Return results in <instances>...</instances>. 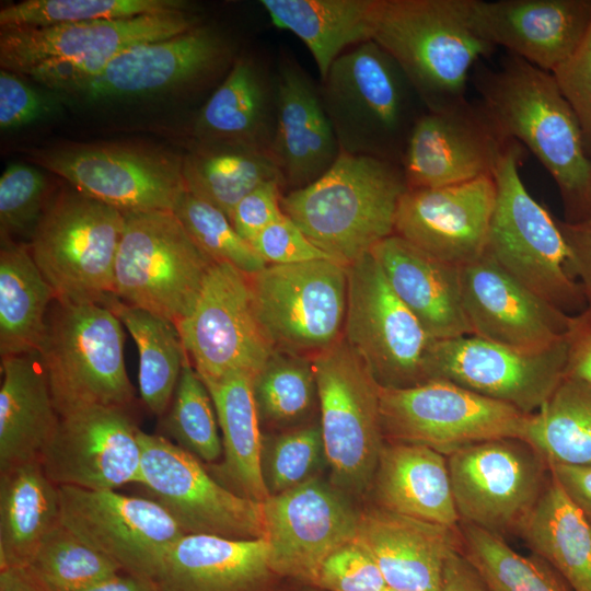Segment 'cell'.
Masks as SVG:
<instances>
[{"label": "cell", "instance_id": "836d02e7", "mask_svg": "<svg viewBox=\"0 0 591 591\" xmlns=\"http://www.w3.org/2000/svg\"><path fill=\"white\" fill-rule=\"evenodd\" d=\"M204 383L212 398L222 434L223 459L211 464V475L233 493L264 502L269 493L262 470L263 436L253 376L233 373Z\"/></svg>", "mask_w": 591, "mask_h": 591}, {"label": "cell", "instance_id": "94428289", "mask_svg": "<svg viewBox=\"0 0 591 591\" xmlns=\"http://www.w3.org/2000/svg\"><path fill=\"white\" fill-rule=\"evenodd\" d=\"M0 591H44L27 567L0 569Z\"/></svg>", "mask_w": 591, "mask_h": 591}, {"label": "cell", "instance_id": "60d3db41", "mask_svg": "<svg viewBox=\"0 0 591 591\" xmlns=\"http://www.w3.org/2000/svg\"><path fill=\"white\" fill-rule=\"evenodd\" d=\"M522 440L549 464L591 465V386L566 376L526 418Z\"/></svg>", "mask_w": 591, "mask_h": 591}, {"label": "cell", "instance_id": "f907efd6", "mask_svg": "<svg viewBox=\"0 0 591 591\" xmlns=\"http://www.w3.org/2000/svg\"><path fill=\"white\" fill-rule=\"evenodd\" d=\"M315 583L329 591H382L387 587L374 560L354 541L325 559Z\"/></svg>", "mask_w": 591, "mask_h": 591}, {"label": "cell", "instance_id": "1f68e13d", "mask_svg": "<svg viewBox=\"0 0 591 591\" xmlns=\"http://www.w3.org/2000/svg\"><path fill=\"white\" fill-rule=\"evenodd\" d=\"M371 486L382 509L447 526L460 523L447 456L429 447L385 441Z\"/></svg>", "mask_w": 591, "mask_h": 591}, {"label": "cell", "instance_id": "484cf974", "mask_svg": "<svg viewBox=\"0 0 591 591\" xmlns=\"http://www.w3.org/2000/svg\"><path fill=\"white\" fill-rule=\"evenodd\" d=\"M485 40L553 72L579 48L591 26V0H464Z\"/></svg>", "mask_w": 591, "mask_h": 591}, {"label": "cell", "instance_id": "681fc988", "mask_svg": "<svg viewBox=\"0 0 591 591\" xmlns=\"http://www.w3.org/2000/svg\"><path fill=\"white\" fill-rule=\"evenodd\" d=\"M53 194L48 177L39 169L8 164L0 177L1 237L31 239Z\"/></svg>", "mask_w": 591, "mask_h": 591}, {"label": "cell", "instance_id": "b9f144b4", "mask_svg": "<svg viewBox=\"0 0 591 591\" xmlns=\"http://www.w3.org/2000/svg\"><path fill=\"white\" fill-rule=\"evenodd\" d=\"M259 422L270 427H299L318 404L312 358L275 349L253 378Z\"/></svg>", "mask_w": 591, "mask_h": 591}, {"label": "cell", "instance_id": "7bdbcfd3", "mask_svg": "<svg viewBox=\"0 0 591 591\" xmlns=\"http://www.w3.org/2000/svg\"><path fill=\"white\" fill-rule=\"evenodd\" d=\"M461 552L489 591H571L543 559L515 552L507 540L467 523H459Z\"/></svg>", "mask_w": 591, "mask_h": 591}, {"label": "cell", "instance_id": "7dc6e473", "mask_svg": "<svg viewBox=\"0 0 591 591\" xmlns=\"http://www.w3.org/2000/svg\"><path fill=\"white\" fill-rule=\"evenodd\" d=\"M173 212L198 248L215 263H228L246 275L267 266L230 219L211 204L185 192Z\"/></svg>", "mask_w": 591, "mask_h": 591}, {"label": "cell", "instance_id": "db71d44e", "mask_svg": "<svg viewBox=\"0 0 591 591\" xmlns=\"http://www.w3.org/2000/svg\"><path fill=\"white\" fill-rule=\"evenodd\" d=\"M56 100L39 93L20 74L0 70V128L11 130L50 116Z\"/></svg>", "mask_w": 591, "mask_h": 591}, {"label": "cell", "instance_id": "d4e9b609", "mask_svg": "<svg viewBox=\"0 0 591 591\" xmlns=\"http://www.w3.org/2000/svg\"><path fill=\"white\" fill-rule=\"evenodd\" d=\"M496 202L494 176L408 189L402 196L394 234L425 253L462 267L487 250Z\"/></svg>", "mask_w": 591, "mask_h": 591}, {"label": "cell", "instance_id": "9a60e30c", "mask_svg": "<svg viewBox=\"0 0 591 591\" xmlns=\"http://www.w3.org/2000/svg\"><path fill=\"white\" fill-rule=\"evenodd\" d=\"M343 338L382 387L427 382L426 356L434 340L397 297L369 253L347 266Z\"/></svg>", "mask_w": 591, "mask_h": 591}, {"label": "cell", "instance_id": "f546056e", "mask_svg": "<svg viewBox=\"0 0 591 591\" xmlns=\"http://www.w3.org/2000/svg\"><path fill=\"white\" fill-rule=\"evenodd\" d=\"M273 573L264 537L185 534L153 580L157 591H264Z\"/></svg>", "mask_w": 591, "mask_h": 591}, {"label": "cell", "instance_id": "6da1fadb", "mask_svg": "<svg viewBox=\"0 0 591 591\" xmlns=\"http://www.w3.org/2000/svg\"><path fill=\"white\" fill-rule=\"evenodd\" d=\"M480 105L500 134L526 147L555 181L566 220L591 212V157L578 119L553 73L508 53L474 76Z\"/></svg>", "mask_w": 591, "mask_h": 591}, {"label": "cell", "instance_id": "8d00e7d4", "mask_svg": "<svg viewBox=\"0 0 591 591\" xmlns=\"http://www.w3.org/2000/svg\"><path fill=\"white\" fill-rule=\"evenodd\" d=\"M571 591H591V523L552 478L519 534Z\"/></svg>", "mask_w": 591, "mask_h": 591}, {"label": "cell", "instance_id": "5bb4252c", "mask_svg": "<svg viewBox=\"0 0 591 591\" xmlns=\"http://www.w3.org/2000/svg\"><path fill=\"white\" fill-rule=\"evenodd\" d=\"M380 414L386 441L426 445L445 456L477 442L521 439L529 416L441 379L403 389L381 386Z\"/></svg>", "mask_w": 591, "mask_h": 591}, {"label": "cell", "instance_id": "d6a6232c", "mask_svg": "<svg viewBox=\"0 0 591 591\" xmlns=\"http://www.w3.org/2000/svg\"><path fill=\"white\" fill-rule=\"evenodd\" d=\"M0 471L40 460L60 416L36 354L1 358Z\"/></svg>", "mask_w": 591, "mask_h": 591}, {"label": "cell", "instance_id": "9c48e42d", "mask_svg": "<svg viewBox=\"0 0 591 591\" xmlns=\"http://www.w3.org/2000/svg\"><path fill=\"white\" fill-rule=\"evenodd\" d=\"M124 216L114 296L177 326L192 310L215 262L198 248L173 210Z\"/></svg>", "mask_w": 591, "mask_h": 591}, {"label": "cell", "instance_id": "7a4b0ae2", "mask_svg": "<svg viewBox=\"0 0 591 591\" xmlns=\"http://www.w3.org/2000/svg\"><path fill=\"white\" fill-rule=\"evenodd\" d=\"M406 190L401 164L340 152L320 178L282 195L280 206L315 246L348 266L394 234Z\"/></svg>", "mask_w": 591, "mask_h": 591}, {"label": "cell", "instance_id": "ffe728a7", "mask_svg": "<svg viewBox=\"0 0 591 591\" xmlns=\"http://www.w3.org/2000/svg\"><path fill=\"white\" fill-rule=\"evenodd\" d=\"M359 514L347 493L318 476L264 501L274 573L316 581L325 559L354 541Z\"/></svg>", "mask_w": 591, "mask_h": 591}, {"label": "cell", "instance_id": "cb8c5ba5", "mask_svg": "<svg viewBox=\"0 0 591 591\" xmlns=\"http://www.w3.org/2000/svg\"><path fill=\"white\" fill-rule=\"evenodd\" d=\"M232 56V47L218 31L199 25L120 53L71 93L89 101L160 94L201 82Z\"/></svg>", "mask_w": 591, "mask_h": 591}, {"label": "cell", "instance_id": "3957f363", "mask_svg": "<svg viewBox=\"0 0 591 591\" xmlns=\"http://www.w3.org/2000/svg\"><path fill=\"white\" fill-rule=\"evenodd\" d=\"M320 91L340 152L401 164L425 106L387 51L372 39L347 49Z\"/></svg>", "mask_w": 591, "mask_h": 591}, {"label": "cell", "instance_id": "7402d4cb", "mask_svg": "<svg viewBox=\"0 0 591 591\" xmlns=\"http://www.w3.org/2000/svg\"><path fill=\"white\" fill-rule=\"evenodd\" d=\"M510 141L480 104L465 101L442 111H425L410 131L401 162L407 188L494 176Z\"/></svg>", "mask_w": 591, "mask_h": 591}, {"label": "cell", "instance_id": "c3c4849f", "mask_svg": "<svg viewBox=\"0 0 591 591\" xmlns=\"http://www.w3.org/2000/svg\"><path fill=\"white\" fill-rule=\"evenodd\" d=\"M327 463L320 421H310L275 437L263 436L262 470L269 496L314 477Z\"/></svg>", "mask_w": 591, "mask_h": 591}, {"label": "cell", "instance_id": "be15d7a7", "mask_svg": "<svg viewBox=\"0 0 591 591\" xmlns=\"http://www.w3.org/2000/svg\"><path fill=\"white\" fill-rule=\"evenodd\" d=\"M382 591H399V590H395V589H392V588H390V587H386V588H385L384 590H382Z\"/></svg>", "mask_w": 591, "mask_h": 591}, {"label": "cell", "instance_id": "ac0fdd59", "mask_svg": "<svg viewBox=\"0 0 591 591\" xmlns=\"http://www.w3.org/2000/svg\"><path fill=\"white\" fill-rule=\"evenodd\" d=\"M568 349V338L524 350L466 335L434 339L425 369L428 381L447 380L531 415L566 378Z\"/></svg>", "mask_w": 591, "mask_h": 591}, {"label": "cell", "instance_id": "91938a15", "mask_svg": "<svg viewBox=\"0 0 591 591\" xmlns=\"http://www.w3.org/2000/svg\"><path fill=\"white\" fill-rule=\"evenodd\" d=\"M439 591H489L480 576L462 554L453 553L447 565Z\"/></svg>", "mask_w": 591, "mask_h": 591}, {"label": "cell", "instance_id": "f6af8a7d", "mask_svg": "<svg viewBox=\"0 0 591 591\" xmlns=\"http://www.w3.org/2000/svg\"><path fill=\"white\" fill-rule=\"evenodd\" d=\"M189 11L181 0H24L0 10L1 30L129 19Z\"/></svg>", "mask_w": 591, "mask_h": 591}, {"label": "cell", "instance_id": "6f0895ef", "mask_svg": "<svg viewBox=\"0 0 591 591\" xmlns=\"http://www.w3.org/2000/svg\"><path fill=\"white\" fill-rule=\"evenodd\" d=\"M568 343L566 376L591 386V313L587 309L578 314Z\"/></svg>", "mask_w": 591, "mask_h": 591}, {"label": "cell", "instance_id": "680465c9", "mask_svg": "<svg viewBox=\"0 0 591 591\" xmlns=\"http://www.w3.org/2000/svg\"><path fill=\"white\" fill-rule=\"evenodd\" d=\"M551 470L567 497L591 523V465L551 464Z\"/></svg>", "mask_w": 591, "mask_h": 591}, {"label": "cell", "instance_id": "4316f807", "mask_svg": "<svg viewBox=\"0 0 591 591\" xmlns=\"http://www.w3.org/2000/svg\"><path fill=\"white\" fill-rule=\"evenodd\" d=\"M276 126L270 155L282 189L302 188L320 178L340 150L321 91L296 60L282 57L275 78Z\"/></svg>", "mask_w": 591, "mask_h": 591}, {"label": "cell", "instance_id": "e575fe53", "mask_svg": "<svg viewBox=\"0 0 591 591\" xmlns=\"http://www.w3.org/2000/svg\"><path fill=\"white\" fill-rule=\"evenodd\" d=\"M271 23L311 53L321 80L347 49L373 37L380 0H262Z\"/></svg>", "mask_w": 591, "mask_h": 591}, {"label": "cell", "instance_id": "f35d334b", "mask_svg": "<svg viewBox=\"0 0 591 591\" xmlns=\"http://www.w3.org/2000/svg\"><path fill=\"white\" fill-rule=\"evenodd\" d=\"M102 305L119 318L137 345L142 402L151 413L164 414L188 357L177 327L160 315L120 301L114 294Z\"/></svg>", "mask_w": 591, "mask_h": 591}, {"label": "cell", "instance_id": "44dd1931", "mask_svg": "<svg viewBox=\"0 0 591 591\" xmlns=\"http://www.w3.org/2000/svg\"><path fill=\"white\" fill-rule=\"evenodd\" d=\"M138 433L127 408L79 409L60 417L40 462L58 487L116 490L139 480Z\"/></svg>", "mask_w": 591, "mask_h": 591}, {"label": "cell", "instance_id": "8992f818", "mask_svg": "<svg viewBox=\"0 0 591 591\" xmlns=\"http://www.w3.org/2000/svg\"><path fill=\"white\" fill-rule=\"evenodd\" d=\"M523 149L511 140L494 179L496 202L486 252L512 277L568 314L587 309L557 219L523 184L519 165Z\"/></svg>", "mask_w": 591, "mask_h": 591}, {"label": "cell", "instance_id": "5b68a950", "mask_svg": "<svg viewBox=\"0 0 591 591\" xmlns=\"http://www.w3.org/2000/svg\"><path fill=\"white\" fill-rule=\"evenodd\" d=\"M200 25L190 11L0 31L1 69L71 93L120 53Z\"/></svg>", "mask_w": 591, "mask_h": 591}, {"label": "cell", "instance_id": "d6986e66", "mask_svg": "<svg viewBox=\"0 0 591 591\" xmlns=\"http://www.w3.org/2000/svg\"><path fill=\"white\" fill-rule=\"evenodd\" d=\"M60 521L123 572L151 580L186 533L151 498L60 486Z\"/></svg>", "mask_w": 591, "mask_h": 591}, {"label": "cell", "instance_id": "4dcf8cb0", "mask_svg": "<svg viewBox=\"0 0 591 591\" xmlns=\"http://www.w3.org/2000/svg\"><path fill=\"white\" fill-rule=\"evenodd\" d=\"M275 126V80L255 58L240 56L201 107L194 132L204 146L240 147L270 154Z\"/></svg>", "mask_w": 591, "mask_h": 591}, {"label": "cell", "instance_id": "e0dca14e", "mask_svg": "<svg viewBox=\"0 0 591 591\" xmlns=\"http://www.w3.org/2000/svg\"><path fill=\"white\" fill-rule=\"evenodd\" d=\"M176 327L204 382L233 373L254 378L275 350L256 315L250 275L228 263L210 266L192 310Z\"/></svg>", "mask_w": 591, "mask_h": 591}, {"label": "cell", "instance_id": "11a10c76", "mask_svg": "<svg viewBox=\"0 0 591 591\" xmlns=\"http://www.w3.org/2000/svg\"><path fill=\"white\" fill-rule=\"evenodd\" d=\"M281 183L270 181L258 186L234 207L230 221L235 231L247 242L266 227L283 216L280 206Z\"/></svg>", "mask_w": 591, "mask_h": 591}, {"label": "cell", "instance_id": "ee69618b", "mask_svg": "<svg viewBox=\"0 0 591 591\" xmlns=\"http://www.w3.org/2000/svg\"><path fill=\"white\" fill-rule=\"evenodd\" d=\"M25 567L44 591H82L123 572L61 521L43 537Z\"/></svg>", "mask_w": 591, "mask_h": 591}, {"label": "cell", "instance_id": "30bf717a", "mask_svg": "<svg viewBox=\"0 0 591 591\" xmlns=\"http://www.w3.org/2000/svg\"><path fill=\"white\" fill-rule=\"evenodd\" d=\"M312 362L332 483L347 494H362L372 485L385 443L381 386L344 338L312 357Z\"/></svg>", "mask_w": 591, "mask_h": 591}, {"label": "cell", "instance_id": "9f6ffc18", "mask_svg": "<svg viewBox=\"0 0 591 591\" xmlns=\"http://www.w3.org/2000/svg\"><path fill=\"white\" fill-rule=\"evenodd\" d=\"M557 223L568 247L575 274L582 285L587 310L591 313V212L579 221L557 219Z\"/></svg>", "mask_w": 591, "mask_h": 591}, {"label": "cell", "instance_id": "ba28073f", "mask_svg": "<svg viewBox=\"0 0 591 591\" xmlns=\"http://www.w3.org/2000/svg\"><path fill=\"white\" fill-rule=\"evenodd\" d=\"M125 228L119 210L71 185L53 194L28 247L60 303H100L114 294Z\"/></svg>", "mask_w": 591, "mask_h": 591}, {"label": "cell", "instance_id": "277c9868", "mask_svg": "<svg viewBox=\"0 0 591 591\" xmlns=\"http://www.w3.org/2000/svg\"><path fill=\"white\" fill-rule=\"evenodd\" d=\"M372 40L393 57L430 112L467 101L472 69L496 48L471 25L464 0H380Z\"/></svg>", "mask_w": 591, "mask_h": 591}, {"label": "cell", "instance_id": "816d5d0a", "mask_svg": "<svg viewBox=\"0 0 591 591\" xmlns=\"http://www.w3.org/2000/svg\"><path fill=\"white\" fill-rule=\"evenodd\" d=\"M251 245L266 265H291L317 259L334 260L315 246L285 213L255 236Z\"/></svg>", "mask_w": 591, "mask_h": 591}, {"label": "cell", "instance_id": "8fae6325", "mask_svg": "<svg viewBox=\"0 0 591 591\" xmlns=\"http://www.w3.org/2000/svg\"><path fill=\"white\" fill-rule=\"evenodd\" d=\"M460 522L519 534L552 478L548 461L519 438L473 443L447 455Z\"/></svg>", "mask_w": 591, "mask_h": 591}, {"label": "cell", "instance_id": "bcb514c9", "mask_svg": "<svg viewBox=\"0 0 591 591\" xmlns=\"http://www.w3.org/2000/svg\"><path fill=\"white\" fill-rule=\"evenodd\" d=\"M163 427L172 442L204 463L216 464L222 455L212 398L188 357Z\"/></svg>", "mask_w": 591, "mask_h": 591}, {"label": "cell", "instance_id": "74e56055", "mask_svg": "<svg viewBox=\"0 0 591 591\" xmlns=\"http://www.w3.org/2000/svg\"><path fill=\"white\" fill-rule=\"evenodd\" d=\"M55 293L36 265L28 244L1 237L0 354H36Z\"/></svg>", "mask_w": 591, "mask_h": 591}, {"label": "cell", "instance_id": "2e32d148", "mask_svg": "<svg viewBox=\"0 0 591 591\" xmlns=\"http://www.w3.org/2000/svg\"><path fill=\"white\" fill-rule=\"evenodd\" d=\"M141 467L138 484L186 534L233 540L265 535L264 502L224 487L201 461L162 436L139 430Z\"/></svg>", "mask_w": 591, "mask_h": 591}, {"label": "cell", "instance_id": "d590c367", "mask_svg": "<svg viewBox=\"0 0 591 591\" xmlns=\"http://www.w3.org/2000/svg\"><path fill=\"white\" fill-rule=\"evenodd\" d=\"M59 522V489L40 460L0 471V569L27 566Z\"/></svg>", "mask_w": 591, "mask_h": 591}, {"label": "cell", "instance_id": "e7e4bbea", "mask_svg": "<svg viewBox=\"0 0 591 591\" xmlns=\"http://www.w3.org/2000/svg\"><path fill=\"white\" fill-rule=\"evenodd\" d=\"M590 197H591V189H590Z\"/></svg>", "mask_w": 591, "mask_h": 591}, {"label": "cell", "instance_id": "52a82bcc", "mask_svg": "<svg viewBox=\"0 0 591 591\" xmlns=\"http://www.w3.org/2000/svg\"><path fill=\"white\" fill-rule=\"evenodd\" d=\"M119 318L100 303L55 304L36 352L58 415L94 406L127 408L134 387Z\"/></svg>", "mask_w": 591, "mask_h": 591}, {"label": "cell", "instance_id": "6125c7cd", "mask_svg": "<svg viewBox=\"0 0 591 591\" xmlns=\"http://www.w3.org/2000/svg\"><path fill=\"white\" fill-rule=\"evenodd\" d=\"M82 591H157L151 580L120 572Z\"/></svg>", "mask_w": 591, "mask_h": 591}, {"label": "cell", "instance_id": "83f0119b", "mask_svg": "<svg viewBox=\"0 0 591 591\" xmlns=\"http://www.w3.org/2000/svg\"><path fill=\"white\" fill-rule=\"evenodd\" d=\"M354 542L374 560L386 586L399 591H439L450 556L461 549L459 525L380 507L360 512Z\"/></svg>", "mask_w": 591, "mask_h": 591}, {"label": "cell", "instance_id": "4fadbf2b", "mask_svg": "<svg viewBox=\"0 0 591 591\" xmlns=\"http://www.w3.org/2000/svg\"><path fill=\"white\" fill-rule=\"evenodd\" d=\"M250 281L256 315L275 349L312 358L343 338L347 266L331 259L267 265Z\"/></svg>", "mask_w": 591, "mask_h": 591}, {"label": "cell", "instance_id": "603a6c76", "mask_svg": "<svg viewBox=\"0 0 591 591\" xmlns=\"http://www.w3.org/2000/svg\"><path fill=\"white\" fill-rule=\"evenodd\" d=\"M461 290L472 335L518 349H544L568 338L579 314L551 304L487 252L461 267Z\"/></svg>", "mask_w": 591, "mask_h": 591}, {"label": "cell", "instance_id": "7c38bea8", "mask_svg": "<svg viewBox=\"0 0 591 591\" xmlns=\"http://www.w3.org/2000/svg\"><path fill=\"white\" fill-rule=\"evenodd\" d=\"M28 157L84 195L123 213L173 210L186 192L183 158L152 147L67 143Z\"/></svg>", "mask_w": 591, "mask_h": 591}, {"label": "cell", "instance_id": "ab89813d", "mask_svg": "<svg viewBox=\"0 0 591 591\" xmlns=\"http://www.w3.org/2000/svg\"><path fill=\"white\" fill-rule=\"evenodd\" d=\"M186 190L229 219L236 204L270 181L281 183L270 154L240 147L204 146L183 158ZM282 186V184H281Z\"/></svg>", "mask_w": 591, "mask_h": 591}, {"label": "cell", "instance_id": "f1b7e54d", "mask_svg": "<svg viewBox=\"0 0 591 591\" xmlns=\"http://www.w3.org/2000/svg\"><path fill=\"white\" fill-rule=\"evenodd\" d=\"M386 280L433 339L472 335L461 290V267L392 234L370 252Z\"/></svg>", "mask_w": 591, "mask_h": 591}, {"label": "cell", "instance_id": "f5cc1de1", "mask_svg": "<svg viewBox=\"0 0 591 591\" xmlns=\"http://www.w3.org/2000/svg\"><path fill=\"white\" fill-rule=\"evenodd\" d=\"M552 73L578 119L591 157V26L576 53Z\"/></svg>", "mask_w": 591, "mask_h": 591}]
</instances>
